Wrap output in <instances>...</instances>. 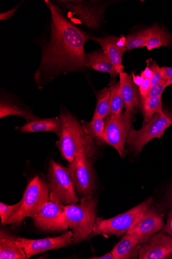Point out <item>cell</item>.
<instances>
[{"instance_id":"2e32d148","label":"cell","mask_w":172,"mask_h":259,"mask_svg":"<svg viewBox=\"0 0 172 259\" xmlns=\"http://www.w3.org/2000/svg\"><path fill=\"white\" fill-rule=\"evenodd\" d=\"M142 246L136 235L126 233L111 252L114 259L136 258Z\"/></svg>"},{"instance_id":"8d00e7d4","label":"cell","mask_w":172,"mask_h":259,"mask_svg":"<svg viewBox=\"0 0 172 259\" xmlns=\"http://www.w3.org/2000/svg\"><path fill=\"white\" fill-rule=\"evenodd\" d=\"M133 80L135 84L140 86L143 81L144 79H143L140 76H135L133 74Z\"/></svg>"},{"instance_id":"7a4b0ae2","label":"cell","mask_w":172,"mask_h":259,"mask_svg":"<svg viewBox=\"0 0 172 259\" xmlns=\"http://www.w3.org/2000/svg\"><path fill=\"white\" fill-rule=\"evenodd\" d=\"M60 118L62 127L56 145L62 158L71 163L80 152L93 157L96 151L95 139L88 134L76 117L65 110Z\"/></svg>"},{"instance_id":"44dd1931","label":"cell","mask_w":172,"mask_h":259,"mask_svg":"<svg viewBox=\"0 0 172 259\" xmlns=\"http://www.w3.org/2000/svg\"><path fill=\"white\" fill-rule=\"evenodd\" d=\"M152 28L151 35L146 46L147 50L151 51L161 46L168 47L171 44L172 37L166 31L158 26Z\"/></svg>"},{"instance_id":"74e56055","label":"cell","mask_w":172,"mask_h":259,"mask_svg":"<svg viewBox=\"0 0 172 259\" xmlns=\"http://www.w3.org/2000/svg\"><path fill=\"white\" fill-rule=\"evenodd\" d=\"M169 206L172 209V191L170 192V195L169 199Z\"/></svg>"},{"instance_id":"8992f818","label":"cell","mask_w":172,"mask_h":259,"mask_svg":"<svg viewBox=\"0 0 172 259\" xmlns=\"http://www.w3.org/2000/svg\"><path fill=\"white\" fill-rule=\"evenodd\" d=\"M47 180L50 200L65 206L79 201L68 167L51 160Z\"/></svg>"},{"instance_id":"836d02e7","label":"cell","mask_w":172,"mask_h":259,"mask_svg":"<svg viewBox=\"0 0 172 259\" xmlns=\"http://www.w3.org/2000/svg\"><path fill=\"white\" fill-rule=\"evenodd\" d=\"M140 76L144 79L151 80L153 77V73L149 65H147L143 71L141 73Z\"/></svg>"},{"instance_id":"5bb4252c","label":"cell","mask_w":172,"mask_h":259,"mask_svg":"<svg viewBox=\"0 0 172 259\" xmlns=\"http://www.w3.org/2000/svg\"><path fill=\"white\" fill-rule=\"evenodd\" d=\"M139 259L172 258V237L161 230L146 243L139 252Z\"/></svg>"},{"instance_id":"5b68a950","label":"cell","mask_w":172,"mask_h":259,"mask_svg":"<svg viewBox=\"0 0 172 259\" xmlns=\"http://www.w3.org/2000/svg\"><path fill=\"white\" fill-rule=\"evenodd\" d=\"M153 203V200L150 198L113 218L104 220L96 217L91 236L102 235L106 238L113 235L117 237L121 236L133 227L145 211L152 206Z\"/></svg>"},{"instance_id":"ba28073f","label":"cell","mask_w":172,"mask_h":259,"mask_svg":"<svg viewBox=\"0 0 172 259\" xmlns=\"http://www.w3.org/2000/svg\"><path fill=\"white\" fill-rule=\"evenodd\" d=\"M68 168L76 193L82 197H92L95 184L91 157L80 152L69 163Z\"/></svg>"},{"instance_id":"7402d4cb","label":"cell","mask_w":172,"mask_h":259,"mask_svg":"<svg viewBox=\"0 0 172 259\" xmlns=\"http://www.w3.org/2000/svg\"><path fill=\"white\" fill-rule=\"evenodd\" d=\"M97 104L94 112L93 117H100L104 119L110 114V92L106 87L97 93Z\"/></svg>"},{"instance_id":"1f68e13d","label":"cell","mask_w":172,"mask_h":259,"mask_svg":"<svg viewBox=\"0 0 172 259\" xmlns=\"http://www.w3.org/2000/svg\"><path fill=\"white\" fill-rule=\"evenodd\" d=\"M161 230L172 237V211L168 214L166 223Z\"/></svg>"},{"instance_id":"8fae6325","label":"cell","mask_w":172,"mask_h":259,"mask_svg":"<svg viewBox=\"0 0 172 259\" xmlns=\"http://www.w3.org/2000/svg\"><path fill=\"white\" fill-rule=\"evenodd\" d=\"M65 205L49 200L34 219L35 225L44 231L67 230L69 227L65 217Z\"/></svg>"},{"instance_id":"4316f807","label":"cell","mask_w":172,"mask_h":259,"mask_svg":"<svg viewBox=\"0 0 172 259\" xmlns=\"http://www.w3.org/2000/svg\"><path fill=\"white\" fill-rule=\"evenodd\" d=\"M86 132L95 140L103 143V136L105 122L100 117H93L90 122H81Z\"/></svg>"},{"instance_id":"d6a6232c","label":"cell","mask_w":172,"mask_h":259,"mask_svg":"<svg viewBox=\"0 0 172 259\" xmlns=\"http://www.w3.org/2000/svg\"><path fill=\"white\" fill-rule=\"evenodd\" d=\"M162 79L167 80L172 77V67H162L160 68Z\"/></svg>"},{"instance_id":"52a82bcc","label":"cell","mask_w":172,"mask_h":259,"mask_svg":"<svg viewBox=\"0 0 172 259\" xmlns=\"http://www.w3.org/2000/svg\"><path fill=\"white\" fill-rule=\"evenodd\" d=\"M172 124V112L164 111L156 113L151 120L138 131L132 130L127 142L136 153H139L144 146L154 138H160L166 128Z\"/></svg>"},{"instance_id":"3957f363","label":"cell","mask_w":172,"mask_h":259,"mask_svg":"<svg viewBox=\"0 0 172 259\" xmlns=\"http://www.w3.org/2000/svg\"><path fill=\"white\" fill-rule=\"evenodd\" d=\"M96 209V201L93 196L82 197L78 202L65 206L66 221L73 233L72 244H79L91 235Z\"/></svg>"},{"instance_id":"277c9868","label":"cell","mask_w":172,"mask_h":259,"mask_svg":"<svg viewBox=\"0 0 172 259\" xmlns=\"http://www.w3.org/2000/svg\"><path fill=\"white\" fill-rule=\"evenodd\" d=\"M21 200L20 208L8 221L7 225L17 226L26 218L34 219L43 205L50 200L48 184L42 178L36 176L28 185Z\"/></svg>"},{"instance_id":"d590c367","label":"cell","mask_w":172,"mask_h":259,"mask_svg":"<svg viewBox=\"0 0 172 259\" xmlns=\"http://www.w3.org/2000/svg\"><path fill=\"white\" fill-rule=\"evenodd\" d=\"M90 258L92 259H114L113 256L111 252H108L101 256H93Z\"/></svg>"},{"instance_id":"4fadbf2b","label":"cell","mask_w":172,"mask_h":259,"mask_svg":"<svg viewBox=\"0 0 172 259\" xmlns=\"http://www.w3.org/2000/svg\"><path fill=\"white\" fill-rule=\"evenodd\" d=\"M164 226L162 216L152 206L147 209L133 227L127 233L133 234L143 245L148 242Z\"/></svg>"},{"instance_id":"9a60e30c","label":"cell","mask_w":172,"mask_h":259,"mask_svg":"<svg viewBox=\"0 0 172 259\" xmlns=\"http://www.w3.org/2000/svg\"><path fill=\"white\" fill-rule=\"evenodd\" d=\"M90 39L99 43L102 50L111 61L118 74L123 72L124 66L122 57L127 51L125 46L120 44L121 38L112 36L103 38L90 36Z\"/></svg>"},{"instance_id":"603a6c76","label":"cell","mask_w":172,"mask_h":259,"mask_svg":"<svg viewBox=\"0 0 172 259\" xmlns=\"http://www.w3.org/2000/svg\"><path fill=\"white\" fill-rule=\"evenodd\" d=\"M10 115L21 116L28 122L39 119V117L27 110L21 109L11 103L2 102L1 106H0V117L1 118H3V117Z\"/></svg>"},{"instance_id":"ac0fdd59","label":"cell","mask_w":172,"mask_h":259,"mask_svg":"<svg viewBox=\"0 0 172 259\" xmlns=\"http://www.w3.org/2000/svg\"><path fill=\"white\" fill-rule=\"evenodd\" d=\"M122 96L124 100L126 111L132 114L139 106L138 93L133 77L122 72L119 74Z\"/></svg>"},{"instance_id":"9c48e42d","label":"cell","mask_w":172,"mask_h":259,"mask_svg":"<svg viewBox=\"0 0 172 259\" xmlns=\"http://www.w3.org/2000/svg\"><path fill=\"white\" fill-rule=\"evenodd\" d=\"M132 115L127 111L118 115H110L104 122L103 143L115 149L121 158L126 154L125 144L133 129Z\"/></svg>"},{"instance_id":"4dcf8cb0","label":"cell","mask_w":172,"mask_h":259,"mask_svg":"<svg viewBox=\"0 0 172 259\" xmlns=\"http://www.w3.org/2000/svg\"><path fill=\"white\" fill-rule=\"evenodd\" d=\"M151 88V80L144 79L142 83L139 86V94L142 100L144 99L147 93H148Z\"/></svg>"},{"instance_id":"e0dca14e","label":"cell","mask_w":172,"mask_h":259,"mask_svg":"<svg viewBox=\"0 0 172 259\" xmlns=\"http://www.w3.org/2000/svg\"><path fill=\"white\" fill-rule=\"evenodd\" d=\"M17 239L15 235L7 230H0V258H27L26 252L17 244Z\"/></svg>"},{"instance_id":"f1b7e54d","label":"cell","mask_w":172,"mask_h":259,"mask_svg":"<svg viewBox=\"0 0 172 259\" xmlns=\"http://www.w3.org/2000/svg\"><path fill=\"white\" fill-rule=\"evenodd\" d=\"M166 82V80L162 79L158 83L151 86L148 93H147L144 99L162 96L164 90L167 87Z\"/></svg>"},{"instance_id":"f35d334b","label":"cell","mask_w":172,"mask_h":259,"mask_svg":"<svg viewBox=\"0 0 172 259\" xmlns=\"http://www.w3.org/2000/svg\"><path fill=\"white\" fill-rule=\"evenodd\" d=\"M172 84V77L166 80V87Z\"/></svg>"},{"instance_id":"f546056e","label":"cell","mask_w":172,"mask_h":259,"mask_svg":"<svg viewBox=\"0 0 172 259\" xmlns=\"http://www.w3.org/2000/svg\"><path fill=\"white\" fill-rule=\"evenodd\" d=\"M150 68L153 73V77L151 80V87L158 83L162 79L160 68L157 63L154 61H151Z\"/></svg>"},{"instance_id":"e575fe53","label":"cell","mask_w":172,"mask_h":259,"mask_svg":"<svg viewBox=\"0 0 172 259\" xmlns=\"http://www.w3.org/2000/svg\"><path fill=\"white\" fill-rule=\"evenodd\" d=\"M18 7L19 6L14 8L8 12L2 13L0 14V19H1V20H4L9 19L14 14Z\"/></svg>"},{"instance_id":"ffe728a7","label":"cell","mask_w":172,"mask_h":259,"mask_svg":"<svg viewBox=\"0 0 172 259\" xmlns=\"http://www.w3.org/2000/svg\"><path fill=\"white\" fill-rule=\"evenodd\" d=\"M61 121L60 118L55 117L53 118L41 119L40 118L28 122L20 128L23 133H37L50 132L58 136L61 131Z\"/></svg>"},{"instance_id":"d6986e66","label":"cell","mask_w":172,"mask_h":259,"mask_svg":"<svg viewBox=\"0 0 172 259\" xmlns=\"http://www.w3.org/2000/svg\"><path fill=\"white\" fill-rule=\"evenodd\" d=\"M86 68L96 71L108 73L112 77H116L118 72L109 58L103 50L86 54Z\"/></svg>"},{"instance_id":"cb8c5ba5","label":"cell","mask_w":172,"mask_h":259,"mask_svg":"<svg viewBox=\"0 0 172 259\" xmlns=\"http://www.w3.org/2000/svg\"><path fill=\"white\" fill-rule=\"evenodd\" d=\"M152 30V28L146 29L127 36L125 45L126 50L131 51L140 47H146Z\"/></svg>"},{"instance_id":"30bf717a","label":"cell","mask_w":172,"mask_h":259,"mask_svg":"<svg viewBox=\"0 0 172 259\" xmlns=\"http://www.w3.org/2000/svg\"><path fill=\"white\" fill-rule=\"evenodd\" d=\"M56 2L77 16L88 27L97 28L103 19L105 8L96 2L62 0Z\"/></svg>"},{"instance_id":"7c38bea8","label":"cell","mask_w":172,"mask_h":259,"mask_svg":"<svg viewBox=\"0 0 172 259\" xmlns=\"http://www.w3.org/2000/svg\"><path fill=\"white\" fill-rule=\"evenodd\" d=\"M73 233L68 231L60 236L32 240L17 238V244L26 252L27 258L47 250L59 249L72 244Z\"/></svg>"},{"instance_id":"d4e9b609","label":"cell","mask_w":172,"mask_h":259,"mask_svg":"<svg viewBox=\"0 0 172 259\" xmlns=\"http://www.w3.org/2000/svg\"><path fill=\"white\" fill-rule=\"evenodd\" d=\"M110 92V111L111 115H118L122 113L124 106V101L122 96L120 82L112 81L109 84Z\"/></svg>"},{"instance_id":"6da1fadb","label":"cell","mask_w":172,"mask_h":259,"mask_svg":"<svg viewBox=\"0 0 172 259\" xmlns=\"http://www.w3.org/2000/svg\"><path fill=\"white\" fill-rule=\"evenodd\" d=\"M50 9L51 33L50 40L44 47L36 80L86 67L84 45L90 36L72 24L63 16L59 8L48 0L44 2Z\"/></svg>"},{"instance_id":"484cf974","label":"cell","mask_w":172,"mask_h":259,"mask_svg":"<svg viewBox=\"0 0 172 259\" xmlns=\"http://www.w3.org/2000/svg\"><path fill=\"white\" fill-rule=\"evenodd\" d=\"M142 107L144 116V121L148 122L154 114L159 113L163 114L161 96L147 98L143 99Z\"/></svg>"},{"instance_id":"83f0119b","label":"cell","mask_w":172,"mask_h":259,"mask_svg":"<svg viewBox=\"0 0 172 259\" xmlns=\"http://www.w3.org/2000/svg\"><path fill=\"white\" fill-rule=\"evenodd\" d=\"M21 204L22 200L12 205H9L3 202L0 203V216H1L2 224L3 225H7L8 221L17 212Z\"/></svg>"}]
</instances>
